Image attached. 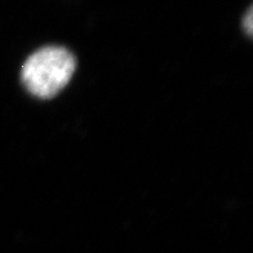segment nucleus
I'll return each mask as SVG.
<instances>
[{
  "mask_svg": "<svg viewBox=\"0 0 253 253\" xmlns=\"http://www.w3.org/2000/svg\"><path fill=\"white\" fill-rule=\"evenodd\" d=\"M246 26H247V33L252 34V9L248 10V14L246 17Z\"/></svg>",
  "mask_w": 253,
  "mask_h": 253,
  "instance_id": "nucleus-2",
  "label": "nucleus"
},
{
  "mask_svg": "<svg viewBox=\"0 0 253 253\" xmlns=\"http://www.w3.org/2000/svg\"><path fill=\"white\" fill-rule=\"evenodd\" d=\"M75 67L77 61L71 52L61 47H45L27 58L21 78L34 96L52 98L66 87Z\"/></svg>",
  "mask_w": 253,
  "mask_h": 253,
  "instance_id": "nucleus-1",
  "label": "nucleus"
}]
</instances>
